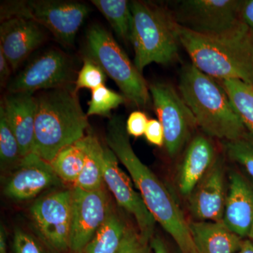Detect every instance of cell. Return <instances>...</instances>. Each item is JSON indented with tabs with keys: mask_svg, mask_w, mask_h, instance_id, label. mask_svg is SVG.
<instances>
[{
	"mask_svg": "<svg viewBox=\"0 0 253 253\" xmlns=\"http://www.w3.org/2000/svg\"><path fill=\"white\" fill-rule=\"evenodd\" d=\"M128 135L122 118L114 116L110 120L106 144L127 169L146 208L156 222L172 238L181 253H198L189 223L175 198L136 156Z\"/></svg>",
	"mask_w": 253,
	"mask_h": 253,
	"instance_id": "cell-1",
	"label": "cell"
},
{
	"mask_svg": "<svg viewBox=\"0 0 253 253\" xmlns=\"http://www.w3.org/2000/svg\"><path fill=\"white\" fill-rule=\"evenodd\" d=\"M179 43L201 72L221 81L238 80L253 86V31L241 21L217 35L195 33L175 22Z\"/></svg>",
	"mask_w": 253,
	"mask_h": 253,
	"instance_id": "cell-2",
	"label": "cell"
},
{
	"mask_svg": "<svg viewBox=\"0 0 253 253\" xmlns=\"http://www.w3.org/2000/svg\"><path fill=\"white\" fill-rule=\"evenodd\" d=\"M36 100L32 152L51 163L61 150L85 136L89 126L87 116L71 84L42 91Z\"/></svg>",
	"mask_w": 253,
	"mask_h": 253,
	"instance_id": "cell-3",
	"label": "cell"
},
{
	"mask_svg": "<svg viewBox=\"0 0 253 253\" xmlns=\"http://www.w3.org/2000/svg\"><path fill=\"white\" fill-rule=\"evenodd\" d=\"M179 89L196 126L208 136L231 141L247 134V128L222 85L192 63L183 68Z\"/></svg>",
	"mask_w": 253,
	"mask_h": 253,
	"instance_id": "cell-4",
	"label": "cell"
},
{
	"mask_svg": "<svg viewBox=\"0 0 253 253\" xmlns=\"http://www.w3.org/2000/svg\"><path fill=\"white\" fill-rule=\"evenodd\" d=\"M130 42L139 72L151 63L168 64L175 60L179 42L175 21L162 9L144 1H130Z\"/></svg>",
	"mask_w": 253,
	"mask_h": 253,
	"instance_id": "cell-5",
	"label": "cell"
},
{
	"mask_svg": "<svg viewBox=\"0 0 253 253\" xmlns=\"http://www.w3.org/2000/svg\"><path fill=\"white\" fill-rule=\"evenodd\" d=\"M86 39L89 57L116 83L126 99L137 107L148 106L151 96L146 81L111 33L92 25Z\"/></svg>",
	"mask_w": 253,
	"mask_h": 253,
	"instance_id": "cell-6",
	"label": "cell"
},
{
	"mask_svg": "<svg viewBox=\"0 0 253 253\" xmlns=\"http://www.w3.org/2000/svg\"><path fill=\"white\" fill-rule=\"evenodd\" d=\"M89 14L86 4L61 0H28L4 3L1 19L19 17L31 20L49 30L64 45L71 46Z\"/></svg>",
	"mask_w": 253,
	"mask_h": 253,
	"instance_id": "cell-7",
	"label": "cell"
},
{
	"mask_svg": "<svg viewBox=\"0 0 253 253\" xmlns=\"http://www.w3.org/2000/svg\"><path fill=\"white\" fill-rule=\"evenodd\" d=\"M30 212L38 237L51 253H70L72 190L42 196Z\"/></svg>",
	"mask_w": 253,
	"mask_h": 253,
	"instance_id": "cell-8",
	"label": "cell"
},
{
	"mask_svg": "<svg viewBox=\"0 0 253 253\" xmlns=\"http://www.w3.org/2000/svg\"><path fill=\"white\" fill-rule=\"evenodd\" d=\"M158 121L164 130L165 146L168 155L175 157L182 150L196 126L192 113L174 88L167 83L149 86Z\"/></svg>",
	"mask_w": 253,
	"mask_h": 253,
	"instance_id": "cell-9",
	"label": "cell"
},
{
	"mask_svg": "<svg viewBox=\"0 0 253 253\" xmlns=\"http://www.w3.org/2000/svg\"><path fill=\"white\" fill-rule=\"evenodd\" d=\"M242 4L237 0H186L176 9L174 21L199 34H221L242 21Z\"/></svg>",
	"mask_w": 253,
	"mask_h": 253,
	"instance_id": "cell-10",
	"label": "cell"
},
{
	"mask_svg": "<svg viewBox=\"0 0 253 253\" xmlns=\"http://www.w3.org/2000/svg\"><path fill=\"white\" fill-rule=\"evenodd\" d=\"M72 190L70 252L83 253L84 249L111 211L109 196L104 188L85 191Z\"/></svg>",
	"mask_w": 253,
	"mask_h": 253,
	"instance_id": "cell-11",
	"label": "cell"
},
{
	"mask_svg": "<svg viewBox=\"0 0 253 253\" xmlns=\"http://www.w3.org/2000/svg\"><path fill=\"white\" fill-rule=\"evenodd\" d=\"M73 79L71 61L59 50L51 49L38 56L8 84L9 93L49 90L69 85Z\"/></svg>",
	"mask_w": 253,
	"mask_h": 253,
	"instance_id": "cell-12",
	"label": "cell"
},
{
	"mask_svg": "<svg viewBox=\"0 0 253 253\" xmlns=\"http://www.w3.org/2000/svg\"><path fill=\"white\" fill-rule=\"evenodd\" d=\"M104 182L120 207L135 219L139 234L151 241L154 238L156 219L146 208L139 192L118 166V159L109 146H104Z\"/></svg>",
	"mask_w": 253,
	"mask_h": 253,
	"instance_id": "cell-13",
	"label": "cell"
},
{
	"mask_svg": "<svg viewBox=\"0 0 253 253\" xmlns=\"http://www.w3.org/2000/svg\"><path fill=\"white\" fill-rule=\"evenodd\" d=\"M59 180L51 163L31 152L16 166L5 185L4 193L10 199L26 201L56 185Z\"/></svg>",
	"mask_w": 253,
	"mask_h": 253,
	"instance_id": "cell-14",
	"label": "cell"
},
{
	"mask_svg": "<svg viewBox=\"0 0 253 253\" xmlns=\"http://www.w3.org/2000/svg\"><path fill=\"white\" fill-rule=\"evenodd\" d=\"M44 33L38 23L19 17L1 20L0 51L9 61L13 71L44 41Z\"/></svg>",
	"mask_w": 253,
	"mask_h": 253,
	"instance_id": "cell-15",
	"label": "cell"
},
{
	"mask_svg": "<svg viewBox=\"0 0 253 253\" xmlns=\"http://www.w3.org/2000/svg\"><path fill=\"white\" fill-rule=\"evenodd\" d=\"M224 189V169L215 161L189 196L193 217L201 221H222L226 198Z\"/></svg>",
	"mask_w": 253,
	"mask_h": 253,
	"instance_id": "cell-16",
	"label": "cell"
},
{
	"mask_svg": "<svg viewBox=\"0 0 253 253\" xmlns=\"http://www.w3.org/2000/svg\"><path fill=\"white\" fill-rule=\"evenodd\" d=\"M0 109L17 139L23 157L33 151L37 111L33 93H8L1 99Z\"/></svg>",
	"mask_w": 253,
	"mask_h": 253,
	"instance_id": "cell-17",
	"label": "cell"
},
{
	"mask_svg": "<svg viewBox=\"0 0 253 253\" xmlns=\"http://www.w3.org/2000/svg\"><path fill=\"white\" fill-rule=\"evenodd\" d=\"M222 222L242 239L249 237L253 224V189L236 172L229 176Z\"/></svg>",
	"mask_w": 253,
	"mask_h": 253,
	"instance_id": "cell-18",
	"label": "cell"
},
{
	"mask_svg": "<svg viewBox=\"0 0 253 253\" xmlns=\"http://www.w3.org/2000/svg\"><path fill=\"white\" fill-rule=\"evenodd\" d=\"M214 149L211 141L202 135L191 141L181 163L177 185L183 196H189L214 163Z\"/></svg>",
	"mask_w": 253,
	"mask_h": 253,
	"instance_id": "cell-19",
	"label": "cell"
},
{
	"mask_svg": "<svg viewBox=\"0 0 253 253\" xmlns=\"http://www.w3.org/2000/svg\"><path fill=\"white\" fill-rule=\"evenodd\" d=\"M189 224L198 253H237L244 241L222 221H193Z\"/></svg>",
	"mask_w": 253,
	"mask_h": 253,
	"instance_id": "cell-20",
	"label": "cell"
},
{
	"mask_svg": "<svg viewBox=\"0 0 253 253\" xmlns=\"http://www.w3.org/2000/svg\"><path fill=\"white\" fill-rule=\"evenodd\" d=\"M84 167L75 187L85 191L102 189L104 182V146L94 135L88 134Z\"/></svg>",
	"mask_w": 253,
	"mask_h": 253,
	"instance_id": "cell-21",
	"label": "cell"
},
{
	"mask_svg": "<svg viewBox=\"0 0 253 253\" xmlns=\"http://www.w3.org/2000/svg\"><path fill=\"white\" fill-rule=\"evenodd\" d=\"M129 226L112 211L83 253H116L123 244Z\"/></svg>",
	"mask_w": 253,
	"mask_h": 253,
	"instance_id": "cell-22",
	"label": "cell"
},
{
	"mask_svg": "<svg viewBox=\"0 0 253 253\" xmlns=\"http://www.w3.org/2000/svg\"><path fill=\"white\" fill-rule=\"evenodd\" d=\"M86 152V138L84 136L56 155L51 164L60 179L74 185L84 167Z\"/></svg>",
	"mask_w": 253,
	"mask_h": 253,
	"instance_id": "cell-23",
	"label": "cell"
},
{
	"mask_svg": "<svg viewBox=\"0 0 253 253\" xmlns=\"http://www.w3.org/2000/svg\"><path fill=\"white\" fill-rule=\"evenodd\" d=\"M91 3L109 21L116 34L123 41L130 42V2L126 0H92Z\"/></svg>",
	"mask_w": 253,
	"mask_h": 253,
	"instance_id": "cell-24",
	"label": "cell"
},
{
	"mask_svg": "<svg viewBox=\"0 0 253 253\" xmlns=\"http://www.w3.org/2000/svg\"><path fill=\"white\" fill-rule=\"evenodd\" d=\"M236 111L253 135V86L238 80L221 81Z\"/></svg>",
	"mask_w": 253,
	"mask_h": 253,
	"instance_id": "cell-25",
	"label": "cell"
},
{
	"mask_svg": "<svg viewBox=\"0 0 253 253\" xmlns=\"http://www.w3.org/2000/svg\"><path fill=\"white\" fill-rule=\"evenodd\" d=\"M126 97L111 90L105 85H101L91 90L86 116H109L111 111L120 105L124 104Z\"/></svg>",
	"mask_w": 253,
	"mask_h": 253,
	"instance_id": "cell-26",
	"label": "cell"
},
{
	"mask_svg": "<svg viewBox=\"0 0 253 253\" xmlns=\"http://www.w3.org/2000/svg\"><path fill=\"white\" fill-rule=\"evenodd\" d=\"M17 139L11 131L5 118L4 111L0 109V160L1 166H17L22 159Z\"/></svg>",
	"mask_w": 253,
	"mask_h": 253,
	"instance_id": "cell-27",
	"label": "cell"
},
{
	"mask_svg": "<svg viewBox=\"0 0 253 253\" xmlns=\"http://www.w3.org/2000/svg\"><path fill=\"white\" fill-rule=\"evenodd\" d=\"M226 154L231 160L244 168L253 179V135L248 131L236 140L225 141Z\"/></svg>",
	"mask_w": 253,
	"mask_h": 253,
	"instance_id": "cell-28",
	"label": "cell"
},
{
	"mask_svg": "<svg viewBox=\"0 0 253 253\" xmlns=\"http://www.w3.org/2000/svg\"><path fill=\"white\" fill-rule=\"evenodd\" d=\"M106 76L102 68L87 56L84 58L83 67L78 73L75 89L76 91L81 89L93 90L100 86L104 85Z\"/></svg>",
	"mask_w": 253,
	"mask_h": 253,
	"instance_id": "cell-29",
	"label": "cell"
},
{
	"mask_svg": "<svg viewBox=\"0 0 253 253\" xmlns=\"http://www.w3.org/2000/svg\"><path fill=\"white\" fill-rule=\"evenodd\" d=\"M13 251L14 253H51L41 241L21 229L15 231Z\"/></svg>",
	"mask_w": 253,
	"mask_h": 253,
	"instance_id": "cell-30",
	"label": "cell"
},
{
	"mask_svg": "<svg viewBox=\"0 0 253 253\" xmlns=\"http://www.w3.org/2000/svg\"><path fill=\"white\" fill-rule=\"evenodd\" d=\"M151 241L129 226L123 244L116 253H151Z\"/></svg>",
	"mask_w": 253,
	"mask_h": 253,
	"instance_id": "cell-31",
	"label": "cell"
},
{
	"mask_svg": "<svg viewBox=\"0 0 253 253\" xmlns=\"http://www.w3.org/2000/svg\"><path fill=\"white\" fill-rule=\"evenodd\" d=\"M147 116L141 111H134L126 120V129L129 135L139 137L144 134L147 126Z\"/></svg>",
	"mask_w": 253,
	"mask_h": 253,
	"instance_id": "cell-32",
	"label": "cell"
},
{
	"mask_svg": "<svg viewBox=\"0 0 253 253\" xmlns=\"http://www.w3.org/2000/svg\"><path fill=\"white\" fill-rule=\"evenodd\" d=\"M144 135L150 144L161 147L165 144L164 130L158 120H150L146 126Z\"/></svg>",
	"mask_w": 253,
	"mask_h": 253,
	"instance_id": "cell-33",
	"label": "cell"
},
{
	"mask_svg": "<svg viewBox=\"0 0 253 253\" xmlns=\"http://www.w3.org/2000/svg\"><path fill=\"white\" fill-rule=\"evenodd\" d=\"M241 18L253 31V0L243 1L241 9Z\"/></svg>",
	"mask_w": 253,
	"mask_h": 253,
	"instance_id": "cell-34",
	"label": "cell"
},
{
	"mask_svg": "<svg viewBox=\"0 0 253 253\" xmlns=\"http://www.w3.org/2000/svg\"><path fill=\"white\" fill-rule=\"evenodd\" d=\"M12 68L10 66L9 61L5 57L2 51H0V83L1 86L5 85L7 83Z\"/></svg>",
	"mask_w": 253,
	"mask_h": 253,
	"instance_id": "cell-35",
	"label": "cell"
},
{
	"mask_svg": "<svg viewBox=\"0 0 253 253\" xmlns=\"http://www.w3.org/2000/svg\"><path fill=\"white\" fill-rule=\"evenodd\" d=\"M151 247L154 253H169L167 246L159 237H154L151 239Z\"/></svg>",
	"mask_w": 253,
	"mask_h": 253,
	"instance_id": "cell-36",
	"label": "cell"
},
{
	"mask_svg": "<svg viewBox=\"0 0 253 253\" xmlns=\"http://www.w3.org/2000/svg\"><path fill=\"white\" fill-rule=\"evenodd\" d=\"M0 253H8L6 233L2 226L0 229Z\"/></svg>",
	"mask_w": 253,
	"mask_h": 253,
	"instance_id": "cell-37",
	"label": "cell"
},
{
	"mask_svg": "<svg viewBox=\"0 0 253 253\" xmlns=\"http://www.w3.org/2000/svg\"><path fill=\"white\" fill-rule=\"evenodd\" d=\"M237 253H253V244L249 239L244 240Z\"/></svg>",
	"mask_w": 253,
	"mask_h": 253,
	"instance_id": "cell-38",
	"label": "cell"
},
{
	"mask_svg": "<svg viewBox=\"0 0 253 253\" xmlns=\"http://www.w3.org/2000/svg\"><path fill=\"white\" fill-rule=\"evenodd\" d=\"M249 239L250 241L253 244V224L252 225V227H251V231H250V234L249 236Z\"/></svg>",
	"mask_w": 253,
	"mask_h": 253,
	"instance_id": "cell-39",
	"label": "cell"
},
{
	"mask_svg": "<svg viewBox=\"0 0 253 253\" xmlns=\"http://www.w3.org/2000/svg\"><path fill=\"white\" fill-rule=\"evenodd\" d=\"M69 253H72V252H70Z\"/></svg>",
	"mask_w": 253,
	"mask_h": 253,
	"instance_id": "cell-40",
	"label": "cell"
}]
</instances>
